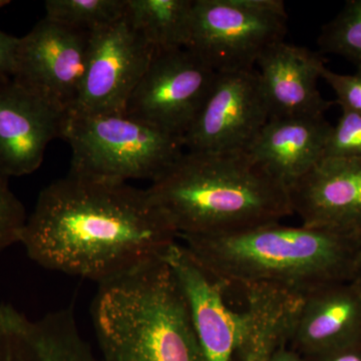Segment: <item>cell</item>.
I'll return each instance as SVG.
<instances>
[{
  "instance_id": "obj_24",
  "label": "cell",
  "mask_w": 361,
  "mask_h": 361,
  "mask_svg": "<svg viewBox=\"0 0 361 361\" xmlns=\"http://www.w3.org/2000/svg\"><path fill=\"white\" fill-rule=\"evenodd\" d=\"M20 37L0 30V78L13 77Z\"/></svg>"
},
{
  "instance_id": "obj_10",
  "label": "cell",
  "mask_w": 361,
  "mask_h": 361,
  "mask_svg": "<svg viewBox=\"0 0 361 361\" xmlns=\"http://www.w3.org/2000/svg\"><path fill=\"white\" fill-rule=\"evenodd\" d=\"M154 51L123 16L90 32L84 84L68 114H123Z\"/></svg>"
},
{
  "instance_id": "obj_18",
  "label": "cell",
  "mask_w": 361,
  "mask_h": 361,
  "mask_svg": "<svg viewBox=\"0 0 361 361\" xmlns=\"http://www.w3.org/2000/svg\"><path fill=\"white\" fill-rule=\"evenodd\" d=\"M194 0H126L125 18L154 54L186 49Z\"/></svg>"
},
{
  "instance_id": "obj_17",
  "label": "cell",
  "mask_w": 361,
  "mask_h": 361,
  "mask_svg": "<svg viewBox=\"0 0 361 361\" xmlns=\"http://www.w3.org/2000/svg\"><path fill=\"white\" fill-rule=\"evenodd\" d=\"M245 310L239 312V334L234 355L240 361H270L288 343L302 297L272 286H249Z\"/></svg>"
},
{
  "instance_id": "obj_9",
  "label": "cell",
  "mask_w": 361,
  "mask_h": 361,
  "mask_svg": "<svg viewBox=\"0 0 361 361\" xmlns=\"http://www.w3.org/2000/svg\"><path fill=\"white\" fill-rule=\"evenodd\" d=\"M268 121L258 71L217 73L184 146L196 153L247 152Z\"/></svg>"
},
{
  "instance_id": "obj_15",
  "label": "cell",
  "mask_w": 361,
  "mask_h": 361,
  "mask_svg": "<svg viewBox=\"0 0 361 361\" xmlns=\"http://www.w3.org/2000/svg\"><path fill=\"white\" fill-rule=\"evenodd\" d=\"M257 65L269 120L324 116L332 106L317 87L325 66L319 54L282 40L268 47Z\"/></svg>"
},
{
  "instance_id": "obj_2",
  "label": "cell",
  "mask_w": 361,
  "mask_h": 361,
  "mask_svg": "<svg viewBox=\"0 0 361 361\" xmlns=\"http://www.w3.org/2000/svg\"><path fill=\"white\" fill-rule=\"evenodd\" d=\"M179 239L225 286L262 285L301 296L353 280L361 251V237L355 235L280 222Z\"/></svg>"
},
{
  "instance_id": "obj_23",
  "label": "cell",
  "mask_w": 361,
  "mask_h": 361,
  "mask_svg": "<svg viewBox=\"0 0 361 361\" xmlns=\"http://www.w3.org/2000/svg\"><path fill=\"white\" fill-rule=\"evenodd\" d=\"M322 78L336 92V103L341 106V110L361 115V66H358L353 75H341L324 66Z\"/></svg>"
},
{
  "instance_id": "obj_7",
  "label": "cell",
  "mask_w": 361,
  "mask_h": 361,
  "mask_svg": "<svg viewBox=\"0 0 361 361\" xmlns=\"http://www.w3.org/2000/svg\"><path fill=\"white\" fill-rule=\"evenodd\" d=\"M216 77L217 73L190 49L154 54L123 114L184 141Z\"/></svg>"
},
{
  "instance_id": "obj_4",
  "label": "cell",
  "mask_w": 361,
  "mask_h": 361,
  "mask_svg": "<svg viewBox=\"0 0 361 361\" xmlns=\"http://www.w3.org/2000/svg\"><path fill=\"white\" fill-rule=\"evenodd\" d=\"M164 256L99 284L92 320L106 361H207Z\"/></svg>"
},
{
  "instance_id": "obj_28",
  "label": "cell",
  "mask_w": 361,
  "mask_h": 361,
  "mask_svg": "<svg viewBox=\"0 0 361 361\" xmlns=\"http://www.w3.org/2000/svg\"><path fill=\"white\" fill-rule=\"evenodd\" d=\"M9 4H11V1H8V0H0V8L8 6Z\"/></svg>"
},
{
  "instance_id": "obj_6",
  "label": "cell",
  "mask_w": 361,
  "mask_h": 361,
  "mask_svg": "<svg viewBox=\"0 0 361 361\" xmlns=\"http://www.w3.org/2000/svg\"><path fill=\"white\" fill-rule=\"evenodd\" d=\"M287 21L281 0H194L186 49L216 73L254 70L268 47L284 40Z\"/></svg>"
},
{
  "instance_id": "obj_27",
  "label": "cell",
  "mask_w": 361,
  "mask_h": 361,
  "mask_svg": "<svg viewBox=\"0 0 361 361\" xmlns=\"http://www.w3.org/2000/svg\"><path fill=\"white\" fill-rule=\"evenodd\" d=\"M353 280L361 287V251L360 258H358L357 267H356L355 275Z\"/></svg>"
},
{
  "instance_id": "obj_1",
  "label": "cell",
  "mask_w": 361,
  "mask_h": 361,
  "mask_svg": "<svg viewBox=\"0 0 361 361\" xmlns=\"http://www.w3.org/2000/svg\"><path fill=\"white\" fill-rule=\"evenodd\" d=\"M178 239L147 190L68 173L40 192L20 243L45 269L99 285L163 257Z\"/></svg>"
},
{
  "instance_id": "obj_8",
  "label": "cell",
  "mask_w": 361,
  "mask_h": 361,
  "mask_svg": "<svg viewBox=\"0 0 361 361\" xmlns=\"http://www.w3.org/2000/svg\"><path fill=\"white\" fill-rule=\"evenodd\" d=\"M90 37L44 16L18 40L13 80L70 113L84 84Z\"/></svg>"
},
{
  "instance_id": "obj_3",
  "label": "cell",
  "mask_w": 361,
  "mask_h": 361,
  "mask_svg": "<svg viewBox=\"0 0 361 361\" xmlns=\"http://www.w3.org/2000/svg\"><path fill=\"white\" fill-rule=\"evenodd\" d=\"M147 191L179 238L242 231L293 214L288 188L247 152H187Z\"/></svg>"
},
{
  "instance_id": "obj_11",
  "label": "cell",
  "mask_w": 361,
  "mask_h": 361,
  "mask_svg": "<svg viewBox=\"0 0 361 361\" xmlns=\"http://www.w3.org/2000/svg\"><path fill=\"white\" fill-rule=\"evenodd\" d=\"M68 116L13 77L0 78V172L6 178L35 172L49 142L63 137Z\"/></svg>"
},
{
  "instance_id": "obj_14",
  "label": "cell",
  "mask_w": 361,
  "mask_h": 361,
  "mask_svg": "<svg viewBox=\"0 0 361 361\" xmlns=\"http://www.w3.org/2000/svg\"><path fill=\"white\" fill-rule=\"evenodd\" d=\"M166 261L186 297L197 336L207 361H232L239 334V312L225 301L224 284L176 242Z\"/></svg>"
},
{
  "instance_id": "obj_12",
  "label": "cell",
  "mask_w": 361,
  "mask_h": 361,
  "mask_svg": "<svg viewBox=\"0 0 361 361\" xmlns=\"http://www.w3.org/2000/svg\"><path fill=\"white\" fill-rule=\"evenodd\" d=\"M288 193L301 225L361 237V159L320 161Z\"/></svg>"
},
{
  "instance_id": "obj_5",
  "label": "cell",
  "mask_w": 361,
  "mask_h": 361,
  "mask_svg": "<svg viewBox=\"0 0 361 361\" xmlns=\"http://www.w3.org/2000/svg\"><path fill=\"white\" fill-rule=\"evenodd\" d=\"M61 139L71 149V174L115 183L153 182L185 148L182 137L125 114H68Z\"/></svg>"
},
{
  "instance_id": "obj_16",
  "label": "cell",
  "mask_w": 361,
  "mask_h": 361,
  "mask_svg": "<svg viewBox=\"0 0 361 361\" xmlns=\"http://www.w3.org/2000/svg\"><path fill=\"white\" fill-rule=\"evenodd\" d=\"M331 128L324 116L270 118L247 153L289 188L322 160Z\"/></svg>"
},
{
  "instance_id": "obj_20",
  "label": "cell",
  "mask_w": 361,
  "mask_h": 361,
  "mask_svg": "<svg viewBox=\"0 0 361 361\" xmlns=\"http://www.w3.org/2000/svg\"><path fill=\"white\" fill-rule=\"evenodd\" d=\"M320 51L336 54L361 66V0H349L336 18L323 26Z\"/></svg>"
},
{
  "instance_id": "obj_22",
  "label": "cell",
  "mask_w": 361,
  "mask_h": 361,
  "mask_svg": "<svg viewBox=\"0 0 361 361\" xmlns=\"http://www.w3.org/2000/svg\"><path fill=\"white\" fill-rule=\"evenodd\" d=\"M26 220L25 206L11 191L6 176L0 172V254L20 243Z\"/></svg>"
},
{
  "instance_id": "obj_19",
  "label": "cell",
  "mask_w": 361,
  "mask_h": 361,
  "mask_svg": "<svg viewBox=\"0 0 361 361\" xmlns=\"http://www.w3.org/2000/svg\"><path fill=\"white\" fill-rule=\"evenodd\" d=\"M44 8L49 20L90 32L121 20L126 0H47Z\"/></svg>"
},
{
  "instance_id": "obj_25",
  "label": "cell",
  "mask_w": 361,
  "mask_h": 361,
  "mask_svg": "<svg viewBox=\"0 0 361 361\" xmlns=\"http://www.w3.org/2000/svg\"><path fill=\"white\" fill-rule=\"evenodd\" d=\"M306 360L308 361H361V344L337 349L331 353L313 356Z\"/></svg>"
},
{
  "instance_id": "obj_21",
  "label": "cell",
  "mask_w": 361,
  "mask_h": 361,
  "mask_svg": "<svg viewBox=\"0 0 361 361\" xmlns=\"http://www.w3.org/2000/svg\"><path fill=\"white\" fill-rule=\"evenodd\" d=\"M350 159H361V115L342 110L338 123L332 126L327 137L322 160Z\"/></svg>"
},
{
  "instance_id": "obj_26",
  "label": "cell",
  "mask_w": 361,
  "mask_h": 361,
  "mask_svg": "<svg viewBox=\"0 0 361 361\" xmlns=\"http://www.w3.org/2000/svg\"><path fill=\"white\" fill-rule=\"evenodd\" d=\"M270 361H308L305 357L292 350L287 349L285 345L278 349Z\"/></svg>"
},
{
  "instance_id": "obj_13",
  "label": "cell",
  "mask_w": 361,
  "mask_h": 361,
  "mask_svg": "<svg viewBox=\"0 0 361 361\" xmlns=\"http://www.w3.org/2000/svg\"><path fill=\"white\" fill-rule=\"evenodd\" d=\"M288 343L305 358L361 344L360 285L336 282L304 295Z\"/></svg>"
}]
</instances>
